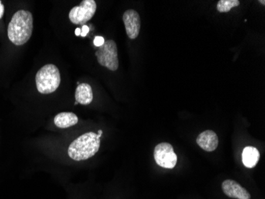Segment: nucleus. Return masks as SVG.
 <instances>
[{"instance_id":"f8f14e48","label":"nucleus","mask_w":265,"mask_h":199,"mask_svg":"<svg viewBox=\"0 0 265 199\" xmlns=\"http://www.w3.org/2000/svg\"><path fill=\"white\" fill-rule=\"evenodd\" d=\"M77 123V116L73 112H61L54 118L55 125L61 129H67L74 126Z\"/></svg>"},{"instance_id":"9d476101","label":"nucleus","mask_w":265,"mask_h":199,"mask_svg":"<svg viewBox=\"0 0 265 199\" xmlns=\"http://www.w3.org/2000/svg\"><path fill=\"white\" fill-rule=\"evenodd\" d=\"M76 102L87 105L93 101V91L89 84L83 83L78 85L75 93Z\"/></svg>"},{"instance_id":"6e6552de","label":"nucleus","mask_w":265,"mask_h":199,"mask_svg":"<svg viewBox=\"0 0 265 199\" xmlns=\"http://www.w3.org/2000/svg\"><path fill=\"white\" fill-rule=\"evenodd\" d=\"M222 188L224 194L229 197L236 199L251 198L249 191L234 180H231V179L225 180L222 183Z\"/></svg>"},{"instance_id":"39448f33","label":"nucleus","mask_w":265,"mask_h":199,"mask_svg":"<svg viewBox=\"0 0 265 199\" xmlns=\"http://www.w3.org/2000/svg\"><path fill=\"white\" fill-rule=\"evenodd\" d=\"M97 9L94 0H83L79 6L74 7L69 12V19L76 25H83L93 18Z\"/></svg>"},{"instance_id":"dca6fc26","label":"nucleus","mask_w":265,"mask_h":199,"mask_svg":"<svg viewBox=\"0 0 265 199\" xmlns=\"http://www.w3.org/2000/svg\"><path fill=\"white\" fill-rule=\"evenodd\" d=\"M4 11H5V9H4V5L2 4V2L0 1V19L4 16Z\"/></svg>"},{"instance_id":"a211bd4d","label":"nucleus","mask_w":265,"mask_h":199,"mask_svg":"<svg viewBox=\"0 0 265 199\" xmlns=\"http://www.w3.org/2000/svg\"><path fill=\"white\" fill-rule=\"evenodd\" d=\"M98 134L101 135L103 134V131L102 130H99V132H98Z\"/></svg>"},{"instance_id":"f03ea898","label":"nucleus","mask_w":265,"mask_h":199,"mask_svg":"<svg viewBox=\"0 0 265 199\" xmlns=\"http://www.w3.org/2000/svg\"><path fill=\"white\" fill-rule=\"evenodd\" d=\"M101 136L93 132L79 136L69 146V157L75 161H83L93 157L99 152Z\"/></svg>"},{"instance_id":"aec40b11","label":"nucleus","mask_w":265,"mask_h":199,"mask_svg":"<svg viewBox=\"0 0 265 199\" xmlns=\"http://www.w3.org/2000/svg\"><path fill=\"white\" fill-rule=\"evenodd\" d=\"M78 104H79V103H78V102H75V105H78Z\"/></svg>"},{"instance_id":"2eb2a0df","label":"nucleus","mask_w":265,"mask_h":199,"mask_svg":"<svg viewBox=\"0 0 265 199\" xmlns=\"http://www.w3.org/2000/svg\"><path fill=\"white\" fill-rule=\"evenodd\" d=\"M89 32V28L87 25H83V28L81 29V35L82 37H86L87 36V33Z\"/></svg>"},{"instance_id":"ddd939ff","label":"nucleus","mask_w":265,"mask_h":199,"mask_svg":"<svg viewBox=\"0 0 265 199\" xmlns=\"http://www.w3.org/2000/svg\"><path fill=\"white\" fill-rule=\"evenodd\" d=\"M240 5L238 0H219L217 4V10L221 13L229 12L233 8Z\"/></svg>"},{"instance_id":"7ed1b4c3","label":"nucleus","mask_w":265,"mask_h":199,"mask_svg":"<svg viewBox=\"0 0 265 199\" xmlns=\"http://www.w3.org/2000/svg\"><path fill=\"white\" fill-rule=\"evenodd\" d=\"M36 86L42 94H49L55 92L61 84V73L56 65L48 64L37 72Z\"/></svg>"},{"instance_id":"9b49d317","label":"nucleus","mask_w":265,"mask_h":199,"mask_svg":"<svg viewBox=\"0 0 265 199\" xmlns=\"http://www.w3.org/2000/svg\"><path fill=\"white\" fill-rule=\"evenodd\" d=\"M260 158V152L256 147L248 146L244 148L242 152V163L247 168H253L256 167Z\"/></svg>"},{"instance_id":"0eeeda50","label":"nucleus","mask_w":265,"mask_h":199,"mask_svg":"<svg viewBox=\"0 0 265 199\" xmlns=\"http://www.w3.org/2000/svg\"><path fill=\"white\" fill-rule=\"evenodd\" d=\"M123 19L127 36L130 39L137 38L141 29V18L138 13L134 10H127L123 14Z\"/></svg>"},{"instance_id":"20e7f679","label":"nucleus","mask_w":265,"mask_h":199,"mask_svg":"<svg viewBox=\"0 0 265 199\" xmlns=\"http://www.w3.org/2000/svg\"><path fill=\"white\" fill-rule=\"evenodd\" d=\"M96 56L98 62L102 66H104L111 71H116L119 69L117 47L115 42L113 40L105 41L104 44L96 51Z\"/></svg>"},{"instance_id":"423d86ee","label":"nucleus","mask_w":265,"mask_h":199,"mask_svg":"<svg viewBox=\"0 0 265 199\" xmlns=\"http://www.w3.org/2000/svg\"><path fill=\"white\" fill-rule=\"evenodd\" d=\"M154 159L160 167L172 169L177 163V156L170 143H161L154 149Z\"/></svg>"},{"instance_id":"6ab92c4d","label":"nucleus","mask_w":265,"mask_h":199,"mask_svg":"<svg viewBox=\"0 0 265 199\" xmlns=\"http://www.w3.org/2000/svg\"><path fill=\"white\" fill-rule=\"evenodd\" d=\"M260 3H261L263 5H265V1L264 0H262V1H260Z\"/></svg>"},{"instance_id":"f3484780","label":"nucleus","mask_w":265,"mask_h":199,"mask_svg":"<svg viewBox=\"0 0 265 199\" xmlns=\"http://www.w3.org/2000/svg\"><path fill=\"white\" fill-rule=\"evenodd\" d=\"M75 34H76V36H79L80 34H81V29L80 28H76V31H75Z\"/></svg>"},{"instance_id":"f257e3e1","label":"nucleus","mask_w":265,"mask_h":199,"mask_svg":"<svg viewBox=\"0 0 265 199\" xmlns=\"http://www.w3.org/2000/svg\"><path fill=\"white\" fill-rule=\"evenodd\" d=\"M33 28V15L31 12L25 10H20L13 15L8 25V38L15 45H24L31 38Z\"/></svg>"},{"instance_id":"1a4fd4ad","label":"nucleus","mask_w":265,"mask_h":199,"mask_svg":"<svg viewBox=\"0 0 265 199\" xmlns=\"http://www.w3.org/2000/svg\"><path fill=\"white\" fill-rule=\"evenodd\" d=\"M196 142L197 144L204 151L214 152L218 146V137L213 131L207 130L198 135Z\"/></svg>"},{"instance_id":"4468645a","label":"nucleus","mask_w":265,"mask_h":199,"mask_svg":"<svg viewBox=\"0 0 265 199\" xmlns=\"http://www.w3.org/2000/svg\"><path fill=\"white\" fill-rule=\"evenodd\" d=\"M104 42L105 40L103 37L97 36L95 38L94 44L95 45H96V46H98V47H100V46H102V45L104 44Z\"/></svg>"}]
</instances>
